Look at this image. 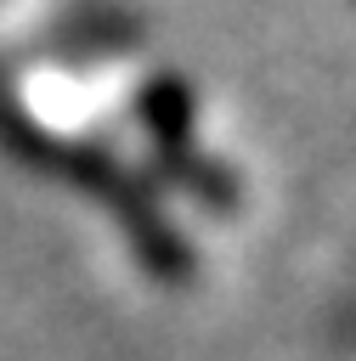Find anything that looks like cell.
I'll return each mask as SVG.
<instances>
[{"label":"cell","instance_id":"6da1fadb","mask_svg":"<svg viewBox=\"0 0 356 361\" xmlns=\"http://www.w3.org/2000/svg\"><path fill=\"white\" fill-rule=\"evenodd\" d=\"M62 164H68V175H73L96 203H107V209H113L119 231L136 243V254H141L153 271H164L170 282H181V276H186L192 254H186V248H181V237L170 231V220H164V209L147 197V186H136L113 158H79V152H62Z\"/></svg>","mask_w":356,"mask_h":361}]
</instances>
